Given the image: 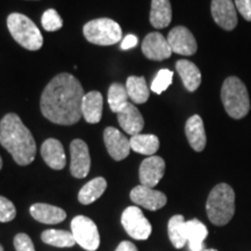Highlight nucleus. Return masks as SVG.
Segmentation results:
<instances>
[{"mask_svg":"<svg viewBox=\"0 0 251 251\" xmlns=\"http://www.w3.org/2000/svg\"><path fill=\"white\" fill-rule=\"evenodd\" d=\"M85 92L79 80L70 74H59L49 81L41 96V112L52 124L70 126L81 117Z\"/></svg>","mask_w":251,"mask_h":251,"instance_id":"1","label":"nucleus"},{"mask_svg":"<svg viewBox=\"0 0 251 251\" xmlns=\"http://www.w3.org/2000/svg\"><path fill=\"white\" fill-rule=\"evenodd\" d=\"M0 144L19 165H29L35 159L36 143L19 115L6 114L0 121Z\"/></svg>","mask_w":251,"mask_h":251,"instance_id":"2","label":"nucleus"},{"mask_svg":"<svg viewBox=\"0 0 251 251\" xmlns=\"http://www.w3.org/2000/svg\"><path fill=\"white\" fill-rule=\"evenodd\" d=\"M206 212L213 225L226 226L235 214V192L228 184H218L207 198Z\"/></svg>","mask_w":251,"mask_h":251,"instance_id":"3","label":"nucleus"},{"mask_svg":"<svg viewBox=\"0 0 251 251\" xmlns=\"http://www.w3.org/2000/svg\"><path fill=\"white\" fill-rule=\"evenodd\" d=\"M221 100L227 114L230 118L243 119L250 111V98L246 84L240 78H226L221 87Z\"/></svg>","mask_w":251,"mask_h":251,"instance_id":"4","label":"nucleus"},{"mask_svg":"<svg viewBox=\"0 0 251 251\" xmlns=\"http://www.w3.org/2000/svg\"><path fill=\"white\" fill-rule=\"evenodd\" d=\"M7 28L13 39L25 49L35 51L43 45L42 34L26 15L12 13L7 18Z\"/></svg>","mask_w":251,"mask_h":251,"instance_id":"5","label":"nucleus"},{"mask_svg":"<svg viewBox=\"0 0 251 251\" xmlns=\"http://www.w3.org/2000/svg\"><path fill=\"white\" fill-rule=\"evenodd\" d=\"M85 39L98 46H113L122 40V30L118 23L108 18L96 19L83 28Z\"/></svg>","mask_w":251,"mask_h":251,"instance_id":"6","label":"nucleus"},{"mask_svg":"<svg viewBox=\"0 0 251 251\" xmlns=\"http://www.w3.org/2000/svg\"><path fill=\"white\" fill-rule=\"evenodd\" d=\"M71 233L76 243L86 251H96L100 246L98 227L87 216L78 215L72 219Z\"/></svg>","mask_w":251,"mask_h":251,"instance_id":"7","label":"nucleus"},{"mask_svg":"<svg viewBox=\"0 0 251 251\" xmlns=\"http://www.w3.org/2000/svg\"><path fill=\"white\" fill-rule=\"evenodd\" d=\"M121 224L127 234L134 240H148L151 235V224L137 206H130L125 209L121 216Z\"/></svg>","mask_w":251,"mask_h":251,"instance_id":"8","label":"nucleus"},{"mask_svg":"<svg viewBox=\"0 0 251 251\" xmlns=\"http://www.w3.org/2000/svg\"><path fill=\"white\" fill-rule=\"evenodd\" d=\"M130 200L148 211H158L168 202V198L164 193L144 185H139L131 190Z\"/></svg>","mask_w":251,"mask_h":251,"instance_id":"9","label":"nucleus"},{"mask_svg":"<svg viewBox=\"0 0 251 251\" xmlns=\"http://www.w3.org/2000/svg\"><path fill=\"white\" fill-rule=\"evenodd\" d=\"M70 153L71 175L78 179L85 178L91 169V157L87 144L83 140H74L70 144Z\"/></svg>","mask_w":251,"mask_h":251,"instance_id":"10","label":"nucleus"},{"mask_svg":"<svg viewBox=\"0 0 251 251\" xmlns=\"http://www.w3.org/2000/svg\"><path fill=\"white\" fill-rule=\"evenodd\" d=\"M168 43L172 52L178 55L192 56L197 52L198 45L193 34L184 26H177L170 30L168 35Z\"/></svg>","mask_w":251,"mask_h":251,"instance_id":"11","label":"nucleus"},{"mask_svg":"<svg viewBox=\"0 0 251 251\" xmlns=\"http://www.w3.org/2000/svg\"><path fill=\"white\" fill-rule=\"evenodd\" d=\"M103 142L113 159L122 161L130 152V142L120 130L114 127H107L103 131Z\"/></svg>","mask_w":251,"mask_h":251,"instance_id":"12","label":"nucleus"},{"mask_svg":"<svg viewBox=\"0 0 251 251\" xmlns=\"http://www.w3.org/2000/svg\"><path fill=\"white\" fill-rule=\"evenodd\" d=\"M212 17L219 27L225 30H233L237 26L236 7L233 0H212Z\"/></svg>","mask_w":251,"mask_h":251,"instance_id":"13","label":"nucleus"},{"mask_svg":"<svg viewBox=\"0 0 251 251\" xmlns=\"http://www.w3.org/2000/svg\"><path fill=\"white\" fill-rule=\"evenodd\" d=\"M165 172V162L159 156H149L141 163L139 178L141 185L155 187L161 181Z\"/></svg>","mask_w":251,"mask_h":251,"instance_id":"14","label":"nucleus"},{"mask_svg":"<svg viewBox=\"0 0 251 251\" xmlns=\"http://www.w3.org/2000/svg\"><path fill=\"white\" fill-rule=\"evenodd\" d=\"M142 52L151 61H164L172 55V50L168 40L161 33H149L142 42Z\"/></svg>","mask_w":251,"mask_h":251,"instance_id":"15","label":"nucleus"},{"mask_svg":"<svg viewBox=\"0 0 251 251\" xmlns=\"http://www.w3.org/2000/svg\"><path fill=\"white\" fill-rule=\"evenodd\" d=\"M117 115L119 124L127 134L134 136L142 131L144 127L143 117L133 103L128 102L125 107L121 108L120 112L117 113Z\"/></svg>","mask_w":251,"mask_h":251,"instance_id":"16","label":"nucleus"},{"mask_svg":"<svg viewBox=\"0 0 251 251\" xmlns=\"http://www.w3.org/2000/svg\"><path fill=\"white\" fill-rule=\"evenodd\" d=\"M41 155L49 168L54 170H63L67 164L64 149L62 143L56 139H48L41 147Z\"/></svg>","mask_w":251,"mask_h":251,"instance_id":"17","label":"nucleus"},{"mask_svg":"<svg viewBox=\"0 0 251 251\" xmlns=\"http://www.w3.org/2000/svg\"><path fill=\"white\" fill-rule=\"evenodd\" d=\"M185 134H186L187 141L191 148L194 151H202L207 143L205 126H203L202 119L199 115H193L186 121L185 125Z\"/></svg>","mask_w":251,"mask_h":251,"instance_id":"18","label":"nucleus"},{"mask_svg":"<svg viewBox=\"0 0 251 251\" xmlns=\"http://www.w3.org/2000/svg\"><path fill=\"white\" fill-rule=\"evenodd\" d=\"M102 96L98 91L85 93L81 100V117L89 124H98L102 115Z\"/></svg>","mask_w":251,"mask_h":251,"instance_id":"19","label":"nucleus"},{"mask_svg":"<svg viewBox=\"0 0 251 251\" xmlns=\"http://www.w3.org/2000/svg\"><path fill=\"white\" fill-rule=\"evenodd\" d=\"M29 212L36 221L46 225H57L67 219L64 209L48 203H34Z\"/></svg>","mask_w":251,"mask_h":251,"instance_id":"20","label":"nucleus"},{"mask_svg":"<svg viewBox=\"0 0 251 251\" xmlns=\"http://www.w3.org/2000/svg\"><path fill=\"white\" fill-rule=\"evenodd\" d=\"M176 70L183 80L185 89L194 92L201 84V72L193 62L187 59H179L176 63Z\"/></svg>","mask_w":251,"mask_h":251,"instance_id":"21","label":"nucleus"},{"mask_svg":"<svg viewBox=\"0 0 251 251\" xmlns=\"http://www.w3.org/2000/svg\"><path fill=\"white\" fill-rule=\"evenodd\" d=\"M172 20L170 0H151L150 24L157 29L168 27Z\"/></svg>","mask_w":251,"mask_h":251,"instance_id":"22","label":"nucleus"},{"mask_svg":"<svg viewBox=\"0 0 251 251\" xmlns=\"http://www.w3.org/2000/svg\"><path fill=\"white\" fill-rule=\"evenodd\" d=\"M106 187H107V181H106L105 178H94V179L90 180L89 183H86L80 188L79 193H78V200L83 205L93 203L102 196L103 192L106 191Z\"/></svg>","mask_w":251,"mask_h":251,"instance_id":"23","label":"nucleus"},{"mask_svg":"<svg viewBox=\"0 0 251 251\" xmlns=\"http://www.w3.org/2000/svg\"><path fill=\"white\" fill-rule=\"evenodd\" d=\"M168 234L172 246L176 249H181L187 243L186 221L183 215H174L169 220Z\"/></svg>","mask_w":251,"mask_h":251,"instance_id":"24","label":"nucleus"},{"mask_svg":"<svg viewBox=\"0 0 251 251\" xmlns=\"http://www.w3.org/2000/svg\"><path fill=\"white\" fill-rule=\"evenodd\" d=\"M187 242L191 251H202L203 241L208 235V229L198 219L186 221Z\"/></svg>","mask_w":251,"mask_h":251,"instance_id":"25","label":"nucleus"},{"mask_svg":"<svg viewBox=\"0 0 251 251\" xmlns=\"http://www.w3.org/2000/svg\"><path fill=\"white\" fill-rule=\"evenodd\" d=\"M130 148L141 155L153 156L159 149V140L152 134H137L130 137Z\"/></svg>","mask_w":251,"mask_h":251,"instance_id":"26","label":"nucleus"},{"mask_svg":"<svg viewBox=\"0 0 251 251\" xmlns=\"http://www.w3.org/2000/svg\"><path fill=\"white\" fill-rule=\"evenodd\" d=\"M126 90L128 97L135 103H144L148 101L150 90L144 77L130 76L126 81Z\"/></svg>","mask_w":251,"mask_h":251,"instance_id":"27","label":"nucleus"},{"mask_svg":"<svg viewBox=\"0 0 251 251\" xmlns=\"http://www.w3.org/2000/svg\"><path fill=\"white\" fill-rule=\"evenodd\" d=\"M41 240L46 244L56 248H71L76 243L71 231L61 229H48L41 234Z\"/></svg>","mask_w":251,"mask_h":251,"instance_id":"28","label":"nucleus"},{"mask_svg":"<svg viewBox=\"0 0 251 251\" xmlns=\"http://www.w3.org/2000/svg\"><path fill=\"white\" fill-rule=\"evenodd\" d=\"M128 97L127 90H126V86L122 85L120 83H114L109 86L108 89V105L111 107L112 112L118 113L121 111L122 107H125L127 105Z\"/></svg>","mask_w":251,"mask_h":251,"instance_id":"29","label":"nucleus"},{"mask_svg":"<svg viewBox=\"0 0 251 251\" xmlns=\"http://www.w3.org/2000/svg\"><path fill=\"white\" fill-rule=\"evenodd\" d=\"M172 78H174V72L169 70V69H162L156 75V77L153 78L150 90L156 94L163 93L172 84Z\"/></svg>","mask_w":251,"mask_h":251,"instance_id":"30","label":"nucleus"},{"mask_svg":"<svg viewBox=\"0 0 251 251\" xmlns=\"http://www.w3.org/2000/svg\"><path fill=\"white\" fill-rule=\"evenodd\" d=\"M42 26L47 31H56L61 29L63 26V20L59 17L57 11L49 8L42 15Z\"/></svg>","mask_w":251,"mask_h":251,"instance_id":"31","label":"nucleus"},{"mask_svg":"<svg viewBox=\"0 0 251 251\" xmlns=\"http://www.w3.org/2000/svg\"><path fill=\"white\" fill-rule=\"evenodd\" d=\"M17 216V209L11 200L7 198L0 196V222L5 224L15 219Z\"/></svg>","mask_w":251,"mask_h":251,"instance_id":"32","label":"nucleus"},{"mask_svg":"<svg viewBox=\"0 0 251 251\" xmlns=\"http://www.w3.org/2000/svg\"><path fill=\"white\" fill-rule=\"evenodd\" d=\"M14 248L17 251H35L33 241L27 234L20 233L14 237Z\"/></svg>","mask_w":251,"mask_h":251,"instance_id":"33","label":"nucleus"},{"mask_svg":"<svg viewBox=\"0 0 251 251\" xmlns=\"http://www.w3.org/2000/svg\"><path fill=\"white\" fill-rule=\"evenodd\" d=\"M235 7L247 21H251V0H235Z\"/></svg>","mask_w":251,"mask_h":251,"instance_id":"34","label":"nucleus"},{"mask_svg":"<svg viewBox=\"0 0 251 251\" xmlns=\"http://www.w3.org/2000/svg\"><path fill=\"white\" fill-rule=\"evenodd\" d=\"M137 43H139V39H137V36L133 35V34H129V35H127L124 40L121 41V49L122 50L131 49L134 48V47H136Z\"/></svg>","mask_w":251,"mask_h":251,"instance_id":"35","label":"nucleus"},{"mask_svg":"<svg viewBox=\"0 0 251 251\" xmlns=\"http://www.w3.org/2000/svg\"><path fill=\"white\" fill-rule=\"evenodd\" d=\"M115 251H139V250H137V248L134 243L129 242V241H122V242L119 244Z\"/></svg>","mask_w":251,"mask_h":251,"instance_id":"36","label":"nucleus"},{"mask_svg":"<svg viewBox=\"0 0 251 251\" xmlns=\"http://www.w3.org/2000/svg\"><path fill=\"white\" fill-rule=\"evenodd\" d=\"M1 168H2V159L1 157H0V170H1Z\"/></svg>","mask_w":251,"mask_h":251,"instance_id":"37","label":"nucleus"},{"mask_svg":"<svg viewBox=\"0 0 251 251\" xmlns=\"http://www.w3.org/2000/svg\"><path fill=\"white\" fill-rule=\"evenodd\" d=\"M202 251H218L216 249H206V250H202Z\"/></svg>","mask_w":251,"mask_h":251,"instance_id":"38","label":"nucleus"},{"mask_svg":"<svg viewBox=\"0 0 251 251\" xmlns=\"http://www.w3.org/2000/svg\"><path fill=\"white\" fill-rule=\"evenodd\" d=\"M0 251H4V248H2L1 244H0Z\"/></svg>","mask_w":251,"mask_h":251,"instance_id":"39","label":"nucleus"}]
</instances>
